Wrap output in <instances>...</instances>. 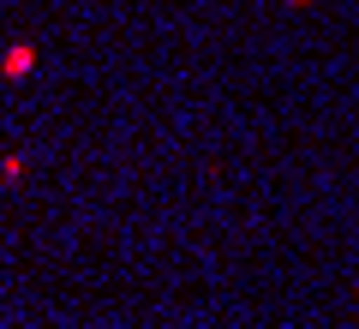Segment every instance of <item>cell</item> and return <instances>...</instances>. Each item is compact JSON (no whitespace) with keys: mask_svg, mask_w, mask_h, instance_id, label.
Masks as SVG:
<instances>
[{"mask_svg":"<svg viewBox=\"0 0 359 329\" xmlns=\"http://www.w3.org/2000/svg\"><path fill=\"white\" fill-rule=\"evenodd\" d=\"M30 72H36V48H30V42H6V54H0V78L18 84V78H30Z\"/></svg>","mask_w":359,"mask_h":329,"instance_id":"6da1fadb","label":"cell"},{"mask_svg":"<svg viewBox=\"0 0 359 329\" xmlns=\"http://www.w3.org/2000/svg\"><path fill=\"white\" fill-rule=\"evenodd\" d=\"M0 180H6V186H18V180H25V156H6V162H0Z\"/></svg>","mask_w":359,"mask_h":329,"instance_id":"7a4b0ae2","label":"cell"},{"mask_svg":"<svg viewBox=\"0 0 359 329\" xmlns=\"http://www.w3.org/2000/svg\"><path fill=\"white\" fill-rule=\"evenodd\" d=\"M287 6H311V0H287Z\"/></svg>","mask_w":359,"mask_h":329,"instance_id":"3957f363","label":"cell"}]
</instances>
